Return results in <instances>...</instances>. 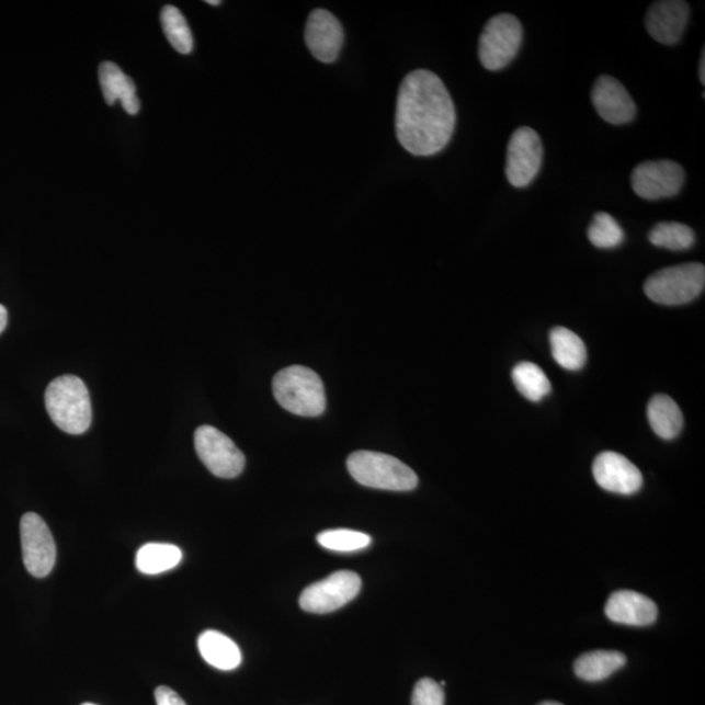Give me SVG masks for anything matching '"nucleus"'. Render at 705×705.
<instances>
[{
  "instance_id": "a878e982",
  "label": "nucleus",
  "mask_w": 705,
  "mask_h": 705,
  "mask_svg": "<svg viewBox=\"0 0 705 705\" xmlns=\"http://www.w3.org/2000/svg\"><path fill=\"white\" fill-rule=\"evenodd\" d=\"M588 238L595 248L615 249L625 241V231L612 215L599 212L588 228Z\"/></svg>"
},
{
  "instance_id": "0eeeda50",
  "label": "nucleus",
  "mask_w": 705,
  "mask_h": 705,
  "mask_svg": "<svg viewBox=\"0 0 705 705\" xmlns=\"http://www.w3.org/2000/svg\"><path fill=\"white\" fill-rule=\"evenodd\" d=\"M195 450L205 467L216 477L235 478L245 469L243 452L228 435L209 424L196 429Z\"/></svg>"
},
{
  "instance_id": "39448f33",
  "label": "nucleus",
  "mask_w": 705,
  "mask_h": 705,
  "mask_svg": "<svg viewBox=\"0 0 705 705\" xmlns=\"http://www.w3.org/2000/svg\"><path fill=\"white\" fill-rule=\"evenodd\" d=\"M705 286V266L686 263L668 266L647 278L645 292L650 300L663 306H678L700 297Z\"/></svg>"
},
{
  "instance_id": "9d476101",
  "label": "nucleus",
  "mask_w": 705,
  "mask_h": 705,
  "mask_svg": "<svg viewBox=\"0 0 705 705\" xmlns=\"http://www.w3.org/2000/svg\"><path fill=\"white\" fill-rule=\"evenodd\" d=\"M544 147L539 135L531 127H520L512 134L505 160V175L513 187L530 186L543 167Z\"/></svg>"
},
{
  "instance_id": "4468645a",
  "label": "nucleus",
  "mask_w": 705,
  "mask_h": 705,
  "mask_svg": "<svg viewBox=\"0 0 705 705\" xmlns=\"http://www.w3.org/2000/svg\"><path fill=\"white\" fill-rule=\"evenodd\" d=\"M305 39L315 58L323 64H332L344 45V31L331 12L315 10L307 19Z\"/></svg>"
},
{
  "instance_id": "f8f14e48",
  "label": "nucleus",
  "mask_w": 705,
  "mask_h": 705,
  "mask_svg": "<svg viewBox=\"0 0 705 705\" xmlns=\"http://www.w3.org/2000/svg\"><path fill=\"white\" fill-rule=\"evenodd\" d=\"M593 477L600 488L614 494L633 496L643 486L641 471L617 452H602L594 458Z\"/></svg>"
},
{
  "instance_id": "1a4fd4ad",
  "label": "nucleus",
  "mask_w": 705,
  "mask_h": 705,
  "mask_svg": "<svg viewBox=\"0 0 705 705\" xmlns=\"http://www.w3.org/2000/svg\"><path fill=\"white\" fill-rule=\"evenodd\" d=\"M23 560L34 578H45L53 571L57 560L56 541L49 526L37 513L29 512L20 522Z\"/></svg>"
},
{
  "instance_id": "c85d7f7f",
  "label": "nucleus",
  "mask_w": 705,
  "mask_h": 705,
  "mask_svg": "<svg viewBox=\"0 0 705 705\" xmlns=\"http://www.w3.org/2000/svg\"><path fill=\"white\" fill-rule=\"evenodd\" d=\"M155 697L157 705H187L174 690L167 686L157 687Z\"/></svg>"
},
{
  "instance_id": "f3484780",
  "label": "nucleus",
  "mask_w": 705,
  "mask_h": 705,
  "mask_svg": "<svg viewBox=\"0 0 705 705\" xmlns=\"http://www.w3.org/2000/svg\"><path fill=\"white\" fill-rule=\"evenodd\" d=\"M99 78L107 105H114L116 101H121L128 114L139 113L140 101L136 94L134 81L123 73L118 66L112 61H104L99 68Z\"/></svg>"
},
{
  "instance_id": "4be33fe9",
  "label": "nucleus",
  "mask_w": 705,
  "mask_h": 705,
  "mask_svg": "<svg viewBox=\"0 0 705 705\" xmlns=\"http://www.w3.org/2000/svg\"><path fill=\"white\" fill-rule=\"evenodd\" d=\"M512 380L526 400L538 402L552 393V383L544 369L533 362H520L512 369Z\"/></svg>"
},
{
  "instance_id": "423d86ee",
  "label": "nucleus",
  "mask_w": 705,
  "mask_h": 705,
  "mask_svg": "<svg viewBox=\"0 0 705 705\" xmlns=\"http://www.w3.org/2000/svg\"><path fill=\"white\" fill-rule=\"evenodd\" d=\"M523 44V26L511 13H499L486 23L478 43V58L489 71L503 70Z\"/></svg>"
},
{
  "instance_id": "f03ea898",
  "label": "nucleus",
  "mask_w": 705,
  "mask_h": 705,
  "mask_svg": "<svg viewBox=\"0 0 705 705\" xmlns=\"http://www.w3.org/2000/svg\"><path fill=\"white\" fill-rule=\"evenodd\" d=\"M45 406L56 427L80 435L91 428L92 403L86 383L77 375H61L46 388Z\"/></svg>"
},
{
  "instance_id": "f257e3e1",
  "label": "nucleus",
  "mask_w": 705,
  "mask_h": 705,
  "mask_svg": "<svg viewBox=\"0 0 705 705\" xmlns=\"http://www.w3.org/2000/svg\"><path fill=\"white\" fill-rule=\"evenodd\" d=\"M396 135L414 156H433L448 146L456 126V109L446 86L428 70L407 75L396 104Z\"/></svg>"
},
{
  "instance_id": "b1692460",
  "label": "nucleus",
  "mask_w": 705,
  "mask_h": 705,
  "mask_svg": "<svg viewBox=\"0 0 705 705\" xmlns=\"http://www.w3.org/2000/svg\"><path fill=\"white\" fill-rule=\"evenodd\" d=\"M648 239L657 248L683 251L693 248L695 232L681 223H659L649 231Z\"/></svg>"
},
{
  "instance_id": "9b49d317",
  "label": "nucleus",
  "mask_w": 705,
  "mask_h": 705,
  "mask_svg": "<svg viewBox=\"0 0 705 705\" xmlns=\"http://www.w3.org/2000/svg\"><path fill=\"white\" fill-rule=\"evenodd\" d=\"M686 173L680 163L672 160L645 161L632 175L635 194L646 201H660L680 193Z\"/></svg>"
},
{
  "instance_id": "2f4dec72",
  "label": "nucleus",
  "mask_w": 705,
  "mask_h": 705,
  "mask_svg": "<svg viewBox=\"0 0 705 705\" xmlns=\"http://www.w3.org/2000/svg\"><path fill=\"white\" fill-rule=\"evenodd\" d=\"M207 4H211V5H220V4H221V2H220V0H207Z\"/></svg>"
},
{
  "instance_id": "bb28decb",
  "label": "nucleus",
  "mask_w": 705,
  "mask_h": 705,
  "mask_svg": "<svg viewBox=\"0 0 705 705\" xmlns=\"http://www.w3.org/2000/svg\"><path fill=\"white\" fill-rule=\"evenodd\" d=\"M318 543L327 550L351 553L366 549L372 537L359 531L330 530L319 533Z\"/></svg>"
},
{
  "instance_id": "6ab92c4d",
  "label": "nucleus",
  "mask_w": 705,
  "mask_h": 705,
  "mask_svg": "<svg viewBox=\"0 0 705 705\" xmlns=\"http://www.w3.org/2000/svg\"><path fill=\"white\" fill-rule=\"evenodd\" d=\"M647 416L650 428L661 440L672 441L681 434L683 414L672 397L662 394L653 396L648 403Z\"/></svg>"
},
{
  "instance_id": "7ed1b4c3",
  "label": "nucleus",
  "mask_w": 705,
  "mask_h": 705,
  "mask_svg": "<svg viewBox=\"0 0 705 705\" xmlns=\"http://www.w3.org/2000/svg\"><path fill=\"white\" fill-rule=\"evenodd\" d=\"M272 388L275 399L287 412L303 417L325 413V385L320 376L309 367L291 366L282 369L273 378Z\"/></svg>"
},
{
  "instance_id": "72a5a7b5",
  "label": "nucleus",
  "mask_w": 705,
  "mask_h": 705,
  "mask_svg": "<svg viewBox=\"0 0 705 705\" xmlns=\"http://www.w3.org/2000/svg\"><path fill=\"white\" fill-rule=\"evenodd\" d=\"M83 705H95V704H91V703H86V704H83Z\"/></svg>"
},
{
  "instance_id": "ddd939ff",
  "label": "nucleus",
  "mask_w": 705,
  "mask_h": 705,
  "mask_svg": "<svg viewBox=\"0 0 705 705\" xmlns=\"http://www.w3.org/2000/svg\"><path fill=\"white\" fill-rule=\"evenodd\" d=\"M690 5L683 0H660L646 13V30L657 43L676 45L689 24Z\"/></svg>"
},
{
  "instance_id": "a211bd4d",
  "label": "nucleus",
  "mask_w": 705,
  "mask_h": 705,
  "mask_svg": "<svg viewBox=\"0 0 705 705\" xmlns=\"http://www.w3.org/2000/svg\"><path fill=\"white\" fill-rule=\"evenodd\" d=\"M197 647L203 659L216 669L235 670L241 666V649L228 636L214 629L198 636Z\"/></svg>"
},
{
  "instance_id": "20e7f679",
  "label": "nucleus",
  "mask_w": 705,
  "mask_h": 705,
  "mask_svg": "<svg viewBox=\"0 0 705 705\" xmlns=\"http://www.w3.org/2000/svg\"><path fill=\"white\" fill-rule=\"evenodd\" d=\"M349 474L367 488L410 491L419 485V477L394 456L373 451H357L348 457Z\"/></svg>"
},
{
  "instance_id": "412c9836",
  "label": "nucleus",
  "mask_w": 705,
  "mask_h": 705,
  "mask_svg": "<svg viewBox=\"0 0 705 705\" xmlns=\"http://www.w3.org/2000/svg\"><path fill=\"white\" fill-rule=\"evenodd\" d=\"M550 345L553 359L568 372H579L585 366L587 348L584 341L568 328H553Z\"/></svg>"
},
{
  "instance_id": "dca6fc26",
  "label": "nucleus",
  "mask_w": 705,
  "mask_h": 705,
  "mask_svg": "<svg viewBox=\"0 0 705 705\" xmlns=\"http://www.w3.org/2000/svg\"><path fill=\"white\" fill-rule=\"evenodd\" d=\"M605 613L612 622L635 627L653 625L659 615L652 600L633 591L614 592L606 602Z\"/></svg>"
},
{
  "instance_id": "2eb2a0df",
  "label": "nucleus",
  "mask_w": 705,
  "mask_h": 705,
  "mask_svg": "<svg viewBox=\"0 0 705 705\" xmlns=\"http://www.w3.org/2000/svg\"><path fill=\"white\" fill-rule=\"evenodd\" d=\"M592 102L595 112L602 120L612 125H626L636 115V105L632 94L618 79L602 75L592 89Z\"/></svg>"
},
{
  "instance_id": "6e6552de",
  "label": "nucleus",
  "mask_w": 705,
  "mask_h": 705,
  "mask_svg": "<svg viewBox=\"0 0 705 705\" xmlns=\"http://www.w3.org/2000/svg\"><path fill=\"white\" fill-rule=\"evenodd\" d=\"M361 588L362 580L357 573L338 571L307 587L300 594L299 606L307 613H331L357 598Z\"/></svg>"
},
{
  "instance_id": "c756f323",
  "label": "nucleus",
  "mask_w": 705,
  "mask_h": 705,
  "mask_svg": "<svg viewBox=\"0 0 705 705\" xmlns=\"http://www.w3.org/2000/svg\"><path fill=\"white\" fill-rule=\"evenodd\" d=\"M7 321H9V314L3 305H0V333L5 330Z\"/></svg>"
},
{
  "instance_id": "5701e85b",
  "label": "nucleus",
  "mask_w": 705,
  "mask_h": 705,
  "mask_svg": "<svg viewBox=\"0 0 705 705\" xmlns=\"http://www.w3.org/2000/svg\"><path fill=\"white\" fill-rule=\"evenodd\" d=\"M182 552L180 547L169 544H147L136 556V567L146 575H157L171 570L180 565Z\"/></svg>"
},
{
  "instance_id": "473e14b6",
  "label": "nucleus",
  "mask_w": 705,
  "mask_h": 705,
  "mask_svg": "<svg viewBox=\"0 0 705 705\" xmlns=\"http://www.w3.org/2000/svg\"><path fill=\"white\" fill-rule=\"evenodd\" d=\"M538 705H564V704H560V703H557V702H544V703H541Z\"/></svg>"
},
{
  "instance_id": "cd10ccee",
  "label": "nucleus",
  "mask_w": 705,
  "mask_h": 705,
  "mask_svg": "<svg viewBox=\"0 0 705 705\" xmlns=\"http://www.w3.org/2000/svg\"><path fill=\"white\" fill-rule=\"evenodd\" d=\"M446 695H444L443 687L431 678H422L417 682L413 695L412 705H444Z\"/></svg>"
},
{
  "instance_id": "393cba45",
  "label": "nucleus",
  "mask_w": 705,
  "mask_h": 705,
  "mask_svg": "<svg viewBox=\"0 0 705 705\" xmlns=\"http://www.w3.org/2000/svg\"><path fill=\"white\" fill-rule=\"evenodd\" d=\"M161 25L169 44L178 53L190 54L194 50V37L186 18L174 5H166L161 11Z\"/></svg>"
},
{
  "instance_id": "7c9ffc66",
  "label": "nucleus",
  "mask_w": 705,
  "mask_h": 705,
  "mask_svg": "<svg viewBox=\"0 0 705 705\" xmlns=\"http://www.w3.org/2000/svg\"><path fill=\"white\" fill-rule=\"evenodd\" d=\"M705 50L702 52L701 64H700V79L701 83L705 84Z\"/></svg>"
},
{
  "instance_id": "aec40b11",
  "label": "nucleus",
  "mask_w": 705,
  "mask_h": 705,
  "mask_svg": "<svg viewBox=\"0 0 705 705\" xmlns=\"http://www.w3.org/2000/svg\"><path fill=\"white\" fill-rule=\"evenodd\" d=\"M626 656L617 650H593L575 662V674L587 682H601L626 666Z\"/></svg>"
}]
</instances>
